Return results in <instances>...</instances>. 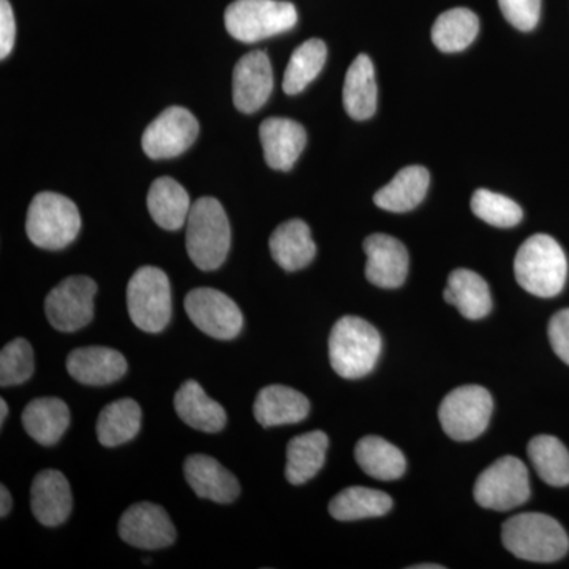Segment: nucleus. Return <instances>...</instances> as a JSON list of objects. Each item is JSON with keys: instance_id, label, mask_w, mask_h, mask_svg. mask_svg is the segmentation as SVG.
<instances>
[{"instance_id": "obj_1", "label": "nucleus", "mask_w": 569, "mask_h": 569, "mask_svg": "<svg viewBox=\"0 0 569 569\" xmlns=\"http://www.w3.org/2000/svg\"><path fill=\"white\" fill-rule=\"evenodd\" d=\"M505 548L518 559L533 563H552L563 559L569 549L567 531L542 512H523L503 523Z\"/></svg>"}, {"instance_id": "obj_2", "label": "nucleus", "mask_w": 569, "mask_h": 569, "mask_svg": "<svg viewBox=\"0 0 569 569\" xmlns=\"http://www.w3.org/2000/svg\"><path fill=\"white\" fill-rule=\"evenodd\" d=\"M187 253L201 271H216L227 260L231 227L219 200L203 197L192 204L187 219Z\"/></svg>"}, {"instance_id": "obj_3", "label": "nucleus", "mask_w": 569, "mask_h": 569, "mask_svg": "<svg viewBox=\"0 0 569 569\" xmlns=\"http://www.w3.org/2000/svg\"><path fill=\"white\" fill-rule=\"evenodd\" d=\"M380 332L359 317H343L329 336V361L337 376L358 380L376 369L380 358Z\"/></svg>"}, {"instance_id": "obj_4", "label": "nucleus", "mask_w": 569, "mask_h": 569, "mask_svg": "<svg viewBox=\"0 0 569 569\" xmlns=\"http://www.w3.org/2000/svg\"><path fill=\"white\" fill-rule=\"evenodd\" d=\"M515 274L520 287L530 295L553 298L567 283V254L550 236H531L516 254Z\"/></svg>"}, {"instance_id": "obj_5", "label": "nucleus", "mask_w": 569, "mask_h": 569, "mask_svg": "<svg viewBox=\"0 0 569 569\" xmlns=\"http://www.w3.org/2000/svg\"><path fill=\"white\" fill-rule=\"evenodd\" d=\"M81 216L77 204L61 193L41 192L31 201L26 231L33 246L61 250L77 239Z\"/></svg>"}, {"instance_id": "obj_6", "label": "nucleus", "mask_w": 569, "mask_h": 569, "mask_svg": "<svg viewBox=\"0 0 569 569\" xmlns=\"http://www.w3.org/2000/svg\"><path fill=\"white\" fill-rule=\"evenodd\" d=\"M296 22V7L283 0H234L224 11V28L242 43H254L288 32Z\"/></svg>"}, {"instance_id": "obj_7", "label": "nucleus", "mask_w": 569, "mask_h": 569, "mask_svg": "<svg viewBox=\"0 0 569 569\" xmlns=\"http://www.w3.org/2000/svg\"><path fill=\"white\" fill-rule=\"evenodd\" d=\"M130 320L141 331L157 335L167 328L173 312L171 284L162 269L142 266L127 287Z\"/></svg>"}, {"instance_id": "obj_8", "label": "nucleus", "mask_w": 569, "mask_h": 569, "mask_svg": "<svg viewBox=\"0 0 569 569\" xmlns=\"http://www.w3.org/2000/svg\"><path fill=\"white\" fill-rule=\"evenodd\" d=\"M493 402L488 389L467 385L452 389L440 408L438 418L448 437L456 441H470L486 432Z\"/></svg>"}, {"instance_id": "obj_9", "label": "nucleus", "mask_w": 569, "mask_h": 569, "mask_svg": "<svg viewBox=\"0 0 569 569\" xmlns=\"http://www.w3.org/2000/svg\"><path fill=\"white\" fill-rule=\"evenodd\" d=\"M473 496L479 507L493 511H509L526 503L530 498L526 463L512 456L498 459L479 475Z\"/></svg>"}, {"instance_id": "obj_10", "label": "nucleus", "mask_w": 569, "mask_h": 569, "mask_svg": "<svg viewBox=\"0 0 569 569\" xmlns=\"http://www.w3.org/2000/svg\"><path fill=\"white\" fill-rule=\"evenodd\" d=\"M97 283L91 277L71 276L52 288L44 301V312L52 328L77 332L91 323Z\"/></svg>"}, {"instance_id": "obj_11", "label": "nucleus", "mask_w": 569, "mask_h": 569, "mask_svg": "<svg viewBox=\"0 0 569 569\" xmlns=\"http://www.w3.org/2000/svg\"><path fill=\"white\" fill-rule=\"evenodd\" d=\"M186 310L192 323L212 339H234L244 326V317L233 299L213 288L190 291Z\"/></svg>"}, {"instance_id": "obj_12", "label": "nucleus", "mask_w": 569, "mask_h": 569, "mask_svg": "<svg viewBox=\"0 0 569 569\" xmlns=\"http://www.w3.org/2000/svg\"><path fill=\"white\" fill-rule=\"evenodd\" d=\"M200 126L197 118L182 107L167 108L142 133V151L153 160L181 156L197 140Z\"/></svg>"}, {"instance_id": "obj_13", "label": "nucleus", "mask_w": 569, "mask_h": 569, "mask_svg": "<svg viewBox=\"0 0 569 569\" xmlns=\"http://www.w3.org/2000/svg\"><path fill=\"white\" fill-rule=\"evenodd\" d=\"M119 537L133 548L157 550L173 545L176 530L162 507L141 501L123 512L119 520Z\"/></svg>"}, {"instance_id": "obj_14", "label": "nucleus", "mask_w": 569, "mask_h": 569, "mask_svg": "<svg viewBox=\"0 0 569 569\" xmlns=\"http://www.w3.org/2000/svg\"><path fill=\"white\" fill-rule=\"evenodd\" d=\"M274 89L271 61L264 51H252L239 59L233 70V103L246 114L260 110Z\"/></svg>"}, {"instance_id": "obj_15", "label": "nucleus", "mask_w": 569, "mask_h": 569, "mask_svg": "<svg viewBox=\"0 0 569 569\" xmlns=\"http://www.w3.org/2000/svg\"><path fill=\"white\" fill-rule=\"evenodd\" d=\"M366 277L380 288H399L406 283L410 257L406 246L389 234H370L365 241Z\"/></svg>"}, {"instance_id": "obj_16", "label": "nucleus", "mask_w": 569, "mask_h": 569, "mask_svg": "<svg viewBox=\"0 0 569 569\" xmlns=\"http://www.w3.org/2000/svg\"><path fill=\"white\" fill-rule=\"evenodd\" d=\"M264 160L272 170L290 171L305 151L307 133L301 123L287 118H269L260 126Z\"/></svg>"}, {"instance_id": "obj_17", "label": "nucleus", "mask_w": 569, "mask_h": 569, "mask_svg": "<svg viewBox=\"0 0 569 569\" xmlns=\"http://www.w3.org/2000/svg\"><path fill=\"white\" fill-rule=\"evenodd\" d=\"M183 475L193 492L204 500L228 505L241 493L234 475L209 456H189L183 462Z\"/></svg>"}, {"instance_id": "obj_18", "label": "nucleus", "mask_w": 569, "mask_h": 569, "mask_svg": "<svg viewBox=\"0 0 569 569\" xmlns=\"http://www.w3.org/2000/svg\"><path fill=\"white\" fill-rule=\"evenodd\" d=\"M127 367L123 355L107 347L77 348L67 358L70 377L88 387H104L121 380Z\"/></svg>"}, {"instance_id": "obj_19", "label": "nucleus", "mask_w": 569, "mask_h": 569, "mask_svg": "<svg viewBox=\"0 0 569 569\" xmlns=\"http://www.w3.org/2000/svg\"><path fill=\"white\" fill-rule=\"evenodd\" d=\"M69 481L58 470H43L33 478L31 508L41 526L58 527L69 519L71 512Z\"/></svg>"}, {"instance_id": "obj_20", "label": "nucleus", "mask_w": 569, "mask_h": 569, "mask_svg": "<svg viewBox=\"0 0 569 569\" xmlns=\"http://www.w3.org/2000/svg\"><path fill=\"white\" fill-rule=\"evenodd\" d=\"M309 413V399L302 392L283 385L261 389L253 406L254 419L263 427L298 425Z\"/></svg>"}, {"instance_id": "obj_21", "label": "nucleus", "mask_w": 569, "mask_h": 569, "mask_svg": "<svg viewBox=\"0 0 569 569\" xmlns=\"http://www.w3.org/2000/svg\"><path fill=\"white\" fill-rule=\"evenodd\" d=\"M269 250L276 263L290 272L305 269L317 254L309 224L299 219L288 220L276 228L269 239Z\"/></svg>"}, {"instance_id": "obj_22", "label": "nucleus", "mask_w": 569, "mask_h": 569, "mask_svg": "<svg viewBox=\"0 0 569 569\" xmlns=\"http://www.w3.org/2000/svg\"><path fill=\"white\" fill-rule=\"evenodd\" d=\"M178 417L192 429L206 433H217L227 425L223 407L206 395L194 380L186 381L174 396Z\"/></svg>"}, {"instance_id": "obj_23", "label": "nucleus", "mask_w": 569, "mask_h": 569, "mask_svg": "<svg viewBox=\"0 0 569 569\" xmlns=\"http://www.w3.org/2000/svg\"><path fill=\"white\" fill-rule=\"evenodd\" d=\"M22 426L37 443L52 447L69 429V407L58 397L33 399L22 411Z\"/></svg>"}, {"instance_id": "obj_24", "label": "nucleus", "mask_w": 569, "mask_h": 569, "mask_svg": "<svg viewBox=\"0 0 569 569\" xmlns=\"http://www.w3.org/2000/svg\"><path fill=\"white\" fill-rule=\"evenodd\" d=\"M443 296L467 320H482L492 309L488 282L470 269L452 271Z\"/></svg>"}, {"instance_id": "obj_25", "label": "nucleus", "mask_w": 569, "mask_h": 569, "mask_svg": "<svg viewBox=\"0 0 569 569\" xmlns=\"http://www.w3.org/2000/svg\"><path fill=\"white\" fill-rule=\"evenodd\" d=\"M427 168L411 164L400 170L388 186L373 194V203L388 212H408L422 203L429 189Z\"/></svg>"}, {"instance_id": "obj_26", "label": "nucleus", "mask_w": 569, "mask_h": 569, "mask_svg": "<svg viewBox=\"0 0 569 569\" xmlns=\"http://www.w3.org/2000/svg\"><path fill=\"white\" fill-rule=\"evenodd\" d=\"M376 69L369 56L359 54L347 71L343 107L355 121H367L377 111Z\"/></svg>"}, {"instance_id": "obj_27", "label": "nucleus", "mask_w": 569, "mask_h": 569, "mask_svg": "<svg viewBox=\"0 0 569 569\" xmlns=\"http://www.w3.org/2000/svg\"><path fill=\"white\" fill-rule=\"evenodd\" d=\"M148 209L160 228L176 231L187 223L192 203L181 183L171 178H159L149 189Z\"/></svg>"}, {"instance_id": "obj_28", "label": "nucleus", "mask_w": 569, "mask_h": 569, "mask_svg": "<svg viewBox=\"0 0 569 569\" xmlns=\"http://www.w3.org/2000/svg\"><path fill=\"white\" fill-rule=\"evenodd\" d=\"M328 447V436L321 430H313V432L295 437L287 448L284 477H287L288 482L293 486H301L316 478L318 471L325 466Z\"/></svg>"}, {"instance_id": "obj_29", "label": "nucleus", "mask_w": 569, "mask_h": 569, "mask_svg": "<svg viewBox=\"0 0 569 569\" xmlns=\"http://www.w3.org/2000/svg\"><path fill=\"white\" fill-rule=\"evenodd\" d=\"M355 458L365 473L380 481H395L407 470V460L402 451L381 437L361 438L356 445Z\"/></svg>"}, {"instance_id": "obj_30", "label": "nucleus", "mask_w": 569, "mask_h": 569, "mask_svg": "<svg viewBox=\"0 0 569 569\" xmlns=\"http://www.w3.org/2000/svg\"><path fill=\"white\" fill-rule=\"evenodd\" d=\"M392 498L381 490L353 486L342 490L329 503V515L336 520L351 522L369 518H380L391 511Z\"/></svg>"}, {"instance_id": "obj_31", "label": "nucleus", "mask_w": 569, "mask_h": 569, "mask_svg": "<svg viewBox=\"0 0 569 569\" xmlns=\"http://www.w3.org/2000/svg\"><path fill=\"white\" fill-rule=\"evenodd\" d=\"M141 407L133 399H119L103 408L97 421V437L107 448L119 447L138 436Z\"/></svg>"}, {"instance_id": "obj_32", "label": "nucleus", "mask_w": 569, "mask_h": 569, "mask_svg": "<svg viewBox=\"0 0 569 569\" xmlns=\"http://www.w3.org/2000/svg\"><path fill=\"white\" fill-rule=\"evenodd\" d=\"M478 32L479 20L473 11L452 9L441 13L433 22L432 41L440 51L459 52L473 43Z\"/></svg>"}, {"instance_id": "obj_33", "label": "nucleus", "mask_w": 569, "mask_h": 569, "mask_svg": "<svg viewBox=\"0 0 569 569\" xmlns=\"http://www.w3.org/2000/svg\"><path fill=\"white\" fill-rule=\"evenodd\" d=\"M527 451L542 481L553 488H565L569 485V452L559 438L535 437Z\"/></svg>"}, {"instance_id": "obj_34", "label": "nucleus", "mask_w": 569, "mask_h": 569, "mask_svg": "<svg viewBox=\"0 0 569 569\" xmlns=\"http://www.w3.org/2000/svg\"><path fill=\"white\" fill-rule=\"evenodd\" d=\"M328 50L325 41L310 39L296 48L283 74V91L288 96L305 91L323 70Z\"/></svg>"}, {"instance_id": "obj_35", "label": "nucleus", "mask_w": 569, "mask_h": 569, "mask_svg": "<svg viewBox=\"0 0 569 569\" xmlns=\"http://www.w3.org/2000/svg\"><path fill=\"white\" fill-rule=\"evenodd\" d=\"M471 211L482 222L497 228L516 227L523 217L522 209L511 198L486 189H478L471 197Z\"/></svg>"}, {"instance_id": "obj_36", "label": "nucleus", "mask_w": 569, "mask_h": 569, "mask_svg": "<svg viewBox=\"0 0 569 569\" xmlns=\"http://www.w3.org/2000/svg\"><path fill=\"white\" fill-rule=\"evenodd\" d=\"M33 373V351L26 339H14L0 353V387L26 383Z\"/></svg>"}, {"instance_id": "obj_37", "label": "nucleus", "mask_w": 569, "mask_h": 569, "mask_svg": "<svg viewBox=\"0 0 569 569\" xmlns=\"http://www.w3.org/2000/svg\"><path fill=\"white\" fill-rule=\"evenodd\" d=\"M509 24L522 32L533 31L541 13V0H498Z\"/></svg>"}, {"instance_id": "obj_38", "label": "nucleus", "mask_w": 569, "mask_h": 569, "mask_svg": "<svg viewBox=\"0 0 569 569\" xmlns=\"http://www.w3.org/2000/svg\"><path fill=\"white\" fill-rule=\"evenodd\" d=\"M549 340L556 355L569 366V309L560 310L550 318Z\"/></svg>"}, {"instance_id": "obj_39", "label": "nucleus", "mask_w": 569, "mask_h": 569, "mask_svg": "<svg viewBox=\"0 0 569 569\" xmlns=\"http://www.w3.org/2000/svg\"><path fill=\"white\" fill-rule=\"evenodd\" d=\"M17 40V22L9 0H0V59H7Z\"/></svg>"}, {"instance_id": "obj_40", "label": "nucleus", "mask_w": 569, "mask_h": 569, "mask_svg": "<svg viewBox=\"0 0 569 569\" xmlns=\"http://www.w3.org/2000/svg\"><path fill=\"white\" fill-rule=\"evenodd\" d=\"M11 511V496L6 486H0V518H7Z\"/></svg>"}, {"instance_id": "obj_41", "label": "nucleus", "mask_w": 569, "mask_h": 569, "mask_svg": "<svg viewBox=\"0 0 569 569\" xmlns=\"http://www.w3.org/2000/svg\"><path fill=\"white\" fill-rule=\"evenodd\" d=\"M7 415H9V406H7L6 400H0V426L6 422Z\"/></svg>"}, {"instance_id": "obj_42", "label": "nucleus", "mask_w": 569, "mask_h": 569, "mask_svg": "<svg viewBox=\"0 0 569 569\" xmlns=\"http://www.w3.org/2000/svg\"><path fill=\"white\" fill-rule=\"evenodd\" d=\"M415 569H443L440 565H417V567H411Z\"/></svg>"}]
</instances>
